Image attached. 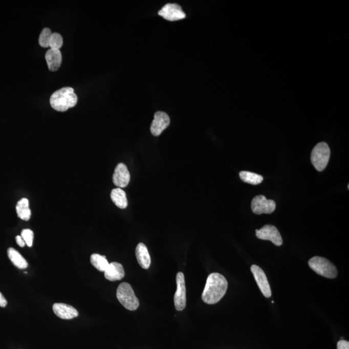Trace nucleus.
Here are the masks:
<instances>
[{
	"instance_id": "20",
	"label": "nucleus",
	"mask_w": 349,
	"mask_h": 349,
	"mask_svg": "<svg viewBox=\"0 0 349 349\" xmlns=\"http://www.w3.org/2000/svg\"><path fill=\"white\" fill-rule=\"evenodd\" d=\"M239 177L243 182H245L246 183L252 184V185H257V184L261 183L263 181H264L263 176L250 171H241Z\"/></svg>"
},
{
	"instance_id": "19",
	"label": "nucleus",
	"mask_w": 349,
	"mask_h": 349,
	"mask_svg": "<svg viewBox=\"0 0 349 349\" xmlns=\"http://www.w3.org/2000/svg\"><path fill=\"white\" fill-rule=\"evenodd\" d=\"M7 254H8L9 259L11 260L12 264H13L14 266L18 268V269H26L28 267L27 260L14 248H9L8 250H7Z\"/></svg>"
},
{
	"instance_id": "4",
	"label": "nucleus",
	"mask_w": 349,
	"mask_h": 349,
	"mask_svg": "<svg viewBox=\"0 0 349 349\" xmlns=\"http://www.w3.org/2000/svg\"><path fill=\"white\" fill-rule=\"evenodd\" d=\"M309 267L317 274L326 278L334 279L337 277L336 267L325 258L316 256L309 261Z\"/></svg>"
},
{
	"instance_id": "23",
	"label": "nucleus",
	"mask_w": 349,
	"mask_h": 349,
	"mask_svg": "<svg viewBox=\"0 0 349 349\" xmlns=\"http://www.w3.org/2000/svg\"><path fill=\"white\" fill-rule=\"evenodd\" d=\"M62 45V36L58 33H52V35H51V37L50 43H49V47H50V48L56 49V50H60V49Z\"/></svg>"
},
{
	"instance_id": "8",
	"label": "nucleus",
	"mask_w": 349,
	"mask_h": 349,
	"mask_svg": "<svg viewBox=\"0 0 349 349\" xmlns=\"http://www.w3.org/2000/svg\"><path fill=\"white\" fill-rule=\"evenodd\" d=\"M255 232L258 239L270 241L277 247H280L282 244L281 235L274 226L265 225L260 230H255Z\"/></svg>"
},
{
	"instance_id": "25",
	"label": "nucleus",
	"mask_w": 349,
	"mask_h": 349,
	"mask_svg": "<svg viewBox=\"0 0 349 349\" xmlns=\"http://www.w3.org/2000/svg\"><path fill=\"white\" fill-rule=\"evenodd\" d=\"M338 349H349L348 341L345 340H340L337 344Z\"/></svg>"
},
{
	"instance_id": "13",
	"label": "nucleus",
	"mask_w": 349,
	"mask_h": 349,
	"mask_svg": "<svg viewBox=\"0 0 349 349\" xmlns=\"http://www.w3.org/2000/svg\"><path fill=\"white\" fill-rule=\"evenodd\" d=\"M54 313L61 319H71L78 316L77 310L73 307L65 303H55L53 304Z\"/></svg>"
},
{
	"instance_id": "18",
	"label": "nucleus",
	"mask_w": 349,
	"mask_h": 349,
	"mask_svg": "<svg viewBox=\"0 0 349 349\" xmlns=\"http://www.w3.org/2000/svg\"><path fill=\"white\" fill-rule=\"evenodd\" d=\"M16 210L18 217L24 221H29L31 216V211L29 208V202L28 199L23 198L18 201L16 206Z\"/></svg>"
},
{
	"instance_id": "1",
	"label": "nucleus",
	"mask_w": 349,
	"mask_h": 349,
	"mask_svg": "<svg viewBox=\"0 0 349 349\" xmlns=\"http://www.w3.org/2000/svg\"><path fill=\"white\" fill-rule=\"evenodd\" d=\"M227 289V279L219 273H212L208 277L202 299L209 304L217 303L225 296Z\"/></svg>"
},
{
	"instance_id": "21",
	"label": "nucleus",
	"mask_w": 349,
	"mask_h": 349,
	"mask_svg": "<svg viewBox=\"0 0 349 349\" xmlns=\"http://www.w3.org/2000/svg\"><path fill=\"white\" fill-rule=\"evenodd\" d=\"M90 260L93 266L100 272H104L110 265L105 256L98 254H92Z\"/></svg>"
},
{
	"instance_id": "10",
	"label": "nucleus",
	"mask_w": 349,
	"mask_h": 349,
	"mask_svg": "<svg viewBox=\"0 0 349 349\" xmlns=\"http://www.w3.org/2000/svg\"><path fill=\"white\" fill-rule=\"evenodd\" d=\"M170 119L165 112H157L154 115V119L151 123L150 131L155 137H158L169 126Z\"/></svg>"
},
{
	"instance_id": "2",
	"label": "nucleus",
	"mask_w": 349,
	"mask_h": 349,
	"mask_svg": "<svg viewBox=\"0 0 349 349\" xmlns=\"http://www.w3.org/2000/svg\"><path fill=\"white\" fill-rule=\"evenodd\" d=\"M78 101L77 95L72 88H61L54 93L50 98L51 107L57 112H63L75 106Z\"/></svg>"
},
{
	"instance_id": "12",
	"label": "nucleus",
	"mask_w": 349,
	"mask_h": 349,
	"mask_svg": "<svg viewBox=\"0 0 349 349\" xmlns=\"http://www.w3.org/2000/svg\"><path fill=\"white\" fill-rule=\"evenodd\" d=\"M130 181V173L124 164L119 163L115 169L113 182L118 188H126Z\"/></svg>"
},
{
	"instance_id": "27",
	"label": "nucleus",
	"mask_w": 349,
	"mask_h": 349,
	"mask_svg": "<svg viewBox=\"0 0 349 349\" xmlns=\"http://www.w3.org/2000/svg\"><path fill=\"white\" fill-rule=\"evenodd\" d=\"M7 304L6 299L5 298L4 295L0 292V307H6Z\"/></svg>"
},
{
	"instance_id": "16",
	"label": "nucleus",
	"mask_w": 349,
	"mask_h": 349,
	"mask_svg": "<svg viewBox=\"0 0 349 349\" xmlns=\"http://www.w3.org/2000/svg\"><path fill=\"white\" fill-rule=\"evenodd\" d=\"M46 60L49 70L51 71H57L60 68L62 56L60 50L50 49L46 54Z\"/></svg>"
},
{
	"instance_id": "3",
	"label": "nucleus",
	"mask_w": 349,
	"mask_h": 349,
	"mask_svg": "<svg viewBox=\"0 0 349 349\" xmlns=\"http://www.w3.org/2000/svg\"><path fill=\"white\" fill-rule=\"evenodd\" d=\"M117 297L120 303L129 311H134L139 308V299L135 296L131 285L127 282H122L118 287Z\"/></svg>"
},
{
	"instance_id": "5",
	"label": "nucleus",
	"mask_w": 349,
	"mask_h": 349,
	"mask_svg": "<svg viewBox=\"0 0 349 349\" xmlns=\"http://www.w3.org/2000/svg\"><path fill=\"white\" fill-rule=\"evenodd\" d=\"M331 150L325 142H319L314 147L311 154V161L318 171L325 169L330 159Z\"/></svg>"
},
{
	"instance_id": "11",
	"label": "nucleus",
	"mask_w": 349,
	"mask_h": 349,
	"mask_svg": "<svg viewBox=\"0 0 349 349\" xmlns=\"http://www.w3.org/2000/svg\"><path fill=\"white\" fill-rule=\"evenodd\" d=\"M251 271L262 294L265 297L269 298L272 296V291L266 274H265L264 270L257 265H252Z\"/></svg>"
},
{
	"instance_id": "7",
	"label": "nucleus",
	"mask_w": 349,
	"mask_h": 349,
	"mask_svg": "<svg viewBox=\"0 0 349 349\" xmlns=\"http://www.w3.org/2000/svg\"><path fill=\"white\" fill-rule=\"evenodd\" d=\"M177 291L174 296V304L178 311H183L186 306L185 279L183 272L176 276Z\"/></svg>"
},
{
	"instance_id": "17",
	"label": "nucleus",
	"mask_w": 349,
	"mask_h": 349,
	"mask_svg": "<svg viewBox=\"0 0 349 349\" xmlns=\"http://www.w3.org/2000/svg\"><path fill=\"white\" fill-rule=\"evenodd\" d=\"M111 199L115 205L120 209H125L127 206L126 194L122 188H115L111 192Z\"/></svg>"
},
{
	"instance_id": "6",
	"label": "nucleus",
	"mask_w": 349,
	"mask_h": 349,
	"mask_svg": "<svg viewBox=\"0 0 349 349\" xmlns=\"http://www.w3.org/2000/svg\"><path fill=\"white\" fill-rule=\"evenodd\" d=\"M253 212L257 215L272 213L276 210V203L271 199H267L264 195H257L252 199L251 204Z\"/></svg>"
},
{
	"instance_id": "24",
	"label": "nucleus",
	"mask_w": 349,
	"mask_h": 349,
	"mask_svg": "<svg viewBox=\"0 0 349 349\" xmlns=\"http://www.w3.org/2000/svg\"><path fill=\"white\" fill-rule=\"evenodd\" d=\"M21 236L26 243V245H28L29 247H31L33 246L34 239L33 231L30 229H24L22 230Z\"/></svg>"
},
{
	"instance_id": "14",
	"label": "nucleus",
	"mask_w": 349,
	"mask_h": 349,
	"mask_svg": "<svg viewBox=\"0 0 349 349\" xmlns=\"http://www.w3.org/2000/svg\"><path fill=\"white\" fill-rule=\"evenodd\" d=\"M125 276L124 268L121 264L117 262L110 264L106 270L104 271L105 279L111 281H119Z\"/></svg>"
},
{
	"instance_id": "26",
	"label": "nucleus",
	"mask_w": 349,
	"mask_h": 349,
	"mask_svg": "<svg viewBox=\"0 0 349 349\" xmlns=\"http://www.w3.org/2000/svg\"><path fill=\"white\" fill-rule=\"evenodd\" d=\"M16 241L17 244L20 247H24L25 245H26V243H25L23 238L21 237V235H17L16 237Z\"/></svg>"
},
{
	"instance_id": "9",
	"label": "nucleus",
	"mask_w": 349,
	"mask_h": 349,
	"mask_svg": "<svg viewBox=\"0 0 349 349\" xmlns=\"http://www.w3.org/2000/svg\"><path fill=\"white\" fill-rule=\"evenodd\" d=\"M159 15L169 21H178L186 18L182 7L177 4H168L158 12Z\"/></svg>"
},
{
	"instance_id": "15",
	"label": "nucleus",
	"mask_w": 349,
	"mask_h": 349,
	"mask_svg": "<svg viewBox=\"0 0 349 349\" xmlns=\"http://www.w3.org/2000/svg\"><path fill=\"white\" fill-rule=\"evenodd\" d=\"M137 261L142 269H148L151 265V257L146 246L144 243H139L135 250Z\"/></svg>"
},
{
	"instance_id": "22",
	"label": "nucleus",
	"mask_w": 349,
	"mask_h": 349,
	"mask_svg": "<svg viewBox=\"0 0 349 349\" xmlns=\"http://www.w3.org/2000/svg\"><path fill=\"white\" fill-rule=\"evenodd\" d=\"M52 35L51 31L49 28L43 29L39 37V44L43 48H48L50 43L51 37Z\"/></svg>"
}]
</instances>
